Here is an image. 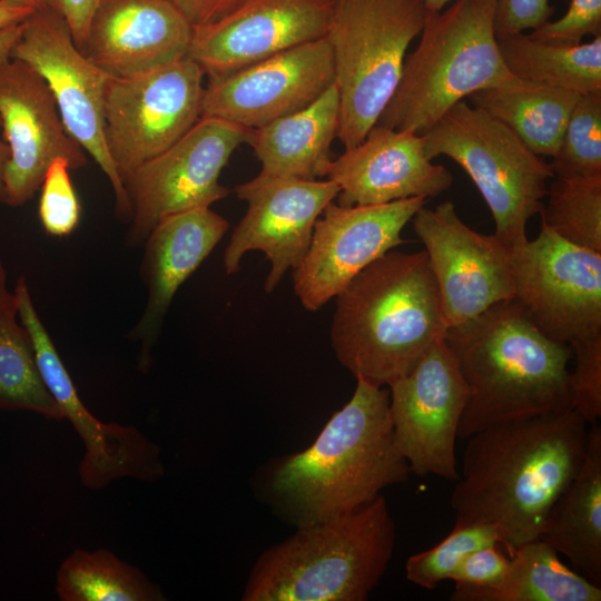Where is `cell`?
<instances>
[{"label":"cell","instance_id":"obj_16","mask_svg":"<svg viewBox=\"0 0 601 601\" xmlns=\"http://www.w3.org/2000/svg\"><path fill=\"white\" fill-rule=\"evenodd\" d=\"M413 228L425 246L447 328L513 298L511 250L494 235L469 227L447 200L421 207Z\"/></svg>","mask_w":601,"mask_h":601},{"label":"cell","instance_id":"obj_41","mask_svg":"<svg viewBox=\"0 0 601 601\" xmlns=\"http://www.w3.org/2000/svg\"><path fill=\"white\" fill-rule=\"evenodd\" d=\"M35 10L27 4L0 0V29L24 22Z\"/></svg>","mask_w":601,"mask_h":601},{"label":"cell","instance_id":"obj_5","mask_svg":"<svg viewBox=\"0 0 601 601\" xmlns=\"http://www.w3.org/2000/svg\"><path fill=\"white\" fill-rule=\"evenodd\" d=\"M395 524L386 500L299 526L263 553L245 601H365L392 559Z\"/></svg>","mask_w":601,"mask_h":601},{"label":"cell","instance_id":"obj_12","mask_svg":"<svg viewBox=\"0 0 601 601\" xmlns=\"http://www.w3.org/2000/svg\"><path fill=\"white\" fill-rule=\"evenodd\" d=\"M514 298L549 337L571 344L601 334V253L541 226L511 252Z\"/></svg>","mask_w":601,"mask_h":601},{"label":"cell","instance_id":"obj_31","mask_svg":"<svg viewBox=\"0 0 601 601\" xmlns=\"http://www.w3.org/2000/svg\"><path fill=\"white\" fill-rule=\"evenodd\" d=\"M541 226L577 246L601 253V175L554 177Z\"/></svg>","mask_w":601,"mask_h":601},{"label":"cell","instance_id":"obj_29","mask_svg":"<svg viewBox=\"0 0 601 601\" xmlns=\"http://www.w3.org/2000/svg\"><path fill=\"white\" fill-rule=\"evenodd\" d=\"M0 410L31 411L50 420L63 413L48 391L31 336L18 316L17 299L0 262Z\"/></svg>","mask_w":601,"mask_h":601},{"label":"cell","instance_id":"obj_3","mask_svg":"<svg viewBox=\"0 0 601 601\" xmlns=\"http://www.w3.org/2000/svg\"><path fill=\"white\" fill-rule=\"evenodd\" d=\"M410 474L395 444L388 390L356 378L351 400L316 440L275 467L269 489L299 528L364 505Z\"/></svg>","mask_w":601,"mask_h":601},{"label":"cell","instance_id":"obj_43","mask_svg":"<svg viewBox=\"0 0 601 601\" xmlns=\"http://www.w3.org/2000/svg\"><path fill=\"white\" fill-rule=\"evenodd\" d=\"M0 128H1V120H0ZM10 158V150L9 146L3 139V137L0 135V204L8 205V198H7V191L4 186V173L6 167Z\"/></svg>","mask_w":601,"mask_h":601},{"label":"cell","instance_id":"obj_18","mask_svg":"<svg viewBox=\"0 0 601 601\" xmlns=\"http://www.w3.org/2000/svg\"><path fill=\"white\" fill-rule=\"evenodd\" d=\"M0 120L10 158L4 173L8 205L18 207L40 189L56 158L71 169L88 164L87 152L67 131L47 81L26 62H0Z\"/></svg>","mask_w":601,"mask_h":601},{"label":"cell","instance_id":"obj_39","mask_svg":"<svg viewBox=\"0 0 601 601\" xmlns=\"http://www.w3.org/2000/svg\"><path fill=\"white\" fill-rule=\"evenodd\" d=\"M43 6L60 14L67 22L72 39L81 47L89 22L99 0H41Z\"/></svg>","mask_w":601,"mask_h":601},{"label":"cell","instance_id":"obj_8","mask_svg":"<svg viewBox=\"0 0 601 601\" xmlns=\"http://www.w3.org/2000/svg\"><path fill=\"white\" fill-rule=\"evenodd\" d=\"M430 159L444 155L472 179L511 252L526 240V225L543 207L554 175L505 125L466 100L454 105L423 135Z\"/></svg>","mask_w":601,"mask_h":601},{"label":"cell","instance_id":"obj_40","mask_svg":"<svg viewBox=\"0 0 601 601\" xmlns=\"http://www.w3.org/2000/svg\"><path fill=\"white\" fill-rule=\"evenodd\" d=\"M194 27L211 23L231 12L245 0H166Z\"/></svg>","mask_w":601,"mask_h":601},{"label":"cell","instance_id":"obj_20","mask_svg":"<svg viewBox=\"0 0 601 601\" xmlns=\"http://www.w3.org/2000/svg\"><path fill=\"white\" fill-rule=\"evenodd\" d=\"M337 0H245L194 27L188 51L208 80L226 77L327 35Z\"/></svg>","mask_w":601,"mask_h":601},{"label":"cell","instance_id":"obj_38","mask_svg":"<svg viewBox=\"0 0 601 601\" xmlns=\"http://www.w3.org/2000/svg\"><path fill=\"white\" fill-rule=\"evenodd\" d=\"M553 12L549 0H495V35L535 30L548 22Z\"/></svg>","mask_w":601,"mask_h":601},{"label":"cell","instance_id":"obj_34","mask_svg":"<svg viewBox=\"0 0 601 601\" xmlns=\"http://www.w3.org/2000/svg\"><path fill=\"white\" fill-rule=\"evenodd\" d=\"M65 158H56L48 167L41 184L39 218L47 234L70 235L79 224L81 206L73 189Z\"/></svg>","mask_w":601,"mask_h":601},{"label":"cell","instance_id":"obj_23","mask_svg":"<svg viewBox=\"0 0 601 601\" xmlns=\"http://www.w3.org/2000/svg\"><path fill=\"white\" fill-rule=\"evenodd\" d=\"M228 228L223 216L210 207H201L164 218L147 236L142 260L147 305L131 334L141 342L140 371L147 372L151 365L150 351L176 292L208 257Z\"/></svg>","mask_w":601,"mask_h":601},{"label":"cell","instance_id":"obj_6","mask_svg":"<svg viewBox=\"0 0 601 601\" xmlns=\"http://www.w3.org/2000/svg\"><path fill=\"white\" fill-rule=\"evenodd\" d=\"M494 16L495 0H454L427 11L420 42L406 55L376 124L423 136L470 95L514 81L497 47Z\"/></svg>","mask_w":601,"mask_h":601},{"label":"cell","instance_id":"obj_24","mask_svg":"<svg viewBox=\"0 0 601 601\" xmlns=\"http://www.w3.org/2000/svg\"><path fill=\"white\" fill-rule=\"evenodd\" d=\"M339 97L332 85L307 107L252 129L248 145L267 176L316 180L325 177L337 138Z\"/></svg>","mask_w":601,"mask_h":601},{"label":"cell","instance_id":"obj_4","mask_svg":"<svg viewBox=\"0 0 601 601\" xmlns=\"http://www.w3.org/2000/svg\"><path fill=\"white\" fill-rule=\"evenodd\" d=\"M331 341L355 378L390 385L444 338L439 287L425 250H390L336 296Z\"/></svg>","mask_w":601,"mask_h":601},{"label":"cell","instance_id":"obj_7","mask_svg":"<svg viewBox=\"0 0 601 601\" xmlns=\"http://www.w3.org/2000/svg\"><path fill=\"white\" fill-rule=\"evenodd\" d=\"M422 0H337L327 31L339 97L337 139L345 149L376 125L420 36Z\"/></svg>","mask_w":601,"mask_h":601},{"label":"cell","instance_id":"obj_37","mask_svg":"<svg viewBox=\"0 0 601 601\" xmlns=\"http://www.w3.org/2000/svg\"><path fill=\"white\" fill-rule=\"evenodd\" d=\"M497 545L483 546L466 555L451 575L455 587L481 589L499 584L508 571L510 558Z\"/></svg>","mask_w":601,"mask_h":601},{"label":"cell","instance_id":"obj_9","mask_svg":"<svg viewBox=\"0 0 601 601\" xmlns=\"http://www.w3.org/2000/svg\"><path fill=\"white\" fill-rule=\"evenodd\" d=\"M204 77L188 56L141 75L110 77L105 91V138L122 184L199 120Z\"/></svg>","mask_w":601,"mask_h":601},{"label":"cell","instance_id":"obj_1","mask_svg":"<svg viewBox=\"0 0 601 601\" xmlns=\"http://www.w3.org/2000/svg\"><path fill=\"white\" fill-rule=\"evenodd\" d=\"M589 426L566 410L472 434L450 496L455 523L493 525L509 552L539 538L550 509L583 463Z\"/></svg>","mask_w":601,"mask_h":601},{"label":"cell","instance_id":"obj_10","mask_svg":"<svg viewBox=\"0 0 601 601\" xmlns=\"http://www.w3.org/2000/svg\"><path fill=\"white\" fill-rule=\"evenodd\" d=\"M250 131L220 118L200 117L174 145L131 173L124 181L131 207L129 242H145L168 216L225 198L229 191L219 183L220 173L233 152L248 142Z\"/></svg>","mask_w":601,"mask_h":601},{"label":"cell","instance_id":"obj_2","mask_svg":"<svg viewBox=\"0 0 601 601\" xmlns=\"http://www.w3.org/2000/svg\"><path fill=\"white\" fill-rule=\"evenodd\" d=\"M444 341L469 386L457 437L489 426L572 408L571 346L549 337L513 297L446 329Z\"/></svg>","mask_w":601,"mask_h":601},{"label":"cell","instance_id":"obj_13","mask_svg":"<svg viewBox=\"0 0 601 601\" xmlns=\"http://www.w3.org/2000/svg\"><path fill=\"white\" fill-rule=\"evenodd\" d=\"M18 316L29 332L41 377L75 431L85 453L79 465L83 486L101 490L112 481L131 477L155 482L165 474L160 449L132 425L106 423L81 401L46 326L32 302L24 276L16 283Z\"/></svg>","mask_w":601,"mask_h":601},{"label":"cell","instance_id":"obj_22","mask_svg":"<svg viewBox=\"0 0 601 601\" xmlns=\"http://www.w3.org/2000/svg\"><path fill=\"white\" fill-rule=\"evenodd\" d=\"M193 35L166 0H99L79 49L109 76L125 78L187 57Z\"/></svg>","mask_w":601,"mask_h":601},{"label":"cell","instance_id":"obj_45","mask_svg":"<svg viewBox=\"0 0 601 601\" xmlns=\"http://www.w3.org/2000/svg\"><path fill=\"white\" fill-rule=\"evenodd\" d=\"M6 1H12V2L27 4L36 9L45 7L41 0H6Z\"/></svg>","mask_w":601,"mask_h":601},{"label":"cell","instance_id":"obj_28","mask_svg":"<svg viewBox=\"0 0 601 601\" xmlns=\"http://www.w3.org/2000/svg\"><path fill=\"white\" fill-rule=\"evenodd\" d=\"M496 41L509 71L521 80L578 95L601 92V36L589 42L558 43L516 32Z\"/></svg>","mask_w":601,"mask_h":601},{"label":"cell","instance_id":"obj_14","mask_svg":"<svg viewBox=\"0 0 601 601\" xmlns=\"http://www.w3.org/2000/svg\"><path fill=\"white\" fill-rule=\"evenodd\" d=\"M388 387L395 444L411 473L457 481L455 441L470 391L444 338Z\"/></svg>","mask_w":601,"mask_h":601},{"label":"cell","instance_id":"obj_21","mask_svg":"<svg viewBox=\"0 0 601 601\" xmlns=\"http://www.w3.org/2000/svg\"><path fill=\"white\" fill-rule=\"evenodd\" d=\"M326 177L339 187L341 206L427 199L453 184L450 170L427 157L423 136L378 124L361 142L333 158Z\"/></svg>","mask_w":601,"mask_h":601},{"label":"cell","instance_id":"obj_19","mask_svg":"<svg viewBox=\"0 0 601 601\" xmlns=\"http://www.w3.org/2000/svg\"><path fill=\"white\" fill-rule=\"evenodd\" d=\"M334 62L323 37L208 80L201 117H216L256 129L296 112L334 85Z\"/></svg>","mask_w":601,"mask_h":601},{"label":"cell","instance_id":"obj_15","mask_svg":"<svg viewBox=\"0 0 601 601\" xmlns=\"http://www.w3.org/2000/svg\"><path fill=\"white\" fill-rule=\"evenodd\" d=\"M426 201L413 197L380 205L329 203L293 269L294 292L304 308L319 309L366 266L401 245L404 227Z\"/></svg>","mask_w":601,"mask_h":601},{"label":"cell","instance_id":"obj_35","mask_svg":"<svg viewBox=\"0 0 601 601\" xmlns=\"http://www.w3.org/2000/svg\"><path fill=\"white\" fill-rule=\"evenodd\" d=\"M570 346L574 358L570 372L572 408L592 424L601 416V334Z\"/></svg>","mask_w":601,"mask_h":601},{"label":"cell","instance_id":"obj_26","mask_svg":"<svg viewBox=\"0 0 601 601\" xmlns=\"http://www.w3.org/2000/svg\"><path fill=\"white\" fill-rule=\"evenodd\" d=\"M579 96L516 78L510 83L476 91L467 100L511 129L532 152L552 158Z\"/></svg>","mask_w":601,"mask_h":601},{"label":"cell","instance_id":"obj_44","mask_svg":"<svg viewBox=\"0 0 601 601\" xmlns=\"http://www.w3.org/2000/svg\"><path fill=\"white\" fill-rule=\"evenodd\" d=\"M427 11H441L452 0H422Z\"/></svg>","mask_w":601,"mask_h":601},{"label":"cell","instance_id":"obj_36","mask_svg":"<svg viewBox=\"0 0 601 601\" xmlns=\"http://www.w3.org/2000/svg\"><path fill=\"white\" fill-rule=\"evenodd\" d=\"M529 35L558 43H580L587 36H601V0H571L563 17L549 20Z\"/></svg>","mask_w":601,"mask_h":601},{"label":"cell","instance_id":"obj_32","mask_svg":"<svg viewBox=\"0 0 601 601\" xmlns=\"http://www.w3.org/2000/svg\"><path fill=\"white\" fill-rule=\"evenodd\" d=\"M549 166L554 177L601 175V92L578 97Z\"/></svg>","mask_w":601,"mask_h":601},{"label":"cell","instance_id":"obj_42","mask_svg":"<svg viewBox=\"0 0 601 601\" xmlns=\"http://www.w3.org/2000/svg\"><path fill=\"white\" fill-rule=\"evenodd\" d=\"M23 23L0 29V62L11 57V51L22 32Z\"/></svg>","mask_w":601,"mask_h":601},{"label":"cell","instance_id":"obj_17","mask_svg":"<svg viewBox=\"0 0 601 601\" xmlns=\"http://www.w3.org/2000/svg\"><path fill=\"white\" fill-rule=\"evenodd\" d=\"M236 196L247 203L245 216L224 252L227 274L240 268L249 250H260L270 262L264 289L272 293L289 268L304 258L316 220L334 201L339 187L332 180H304L258 174L238 185Z\"/></svg>","mask_w":601,"mask_h":601},{"label":"cell","instance_id":"obj_27","mask_svg":"<svg viewBox=\"0 0 601 601\" xmlns=\"http://www.w3.org/2000/svg\"><path fill=\"white\" fill-rule=\"evenodd\" d=\"M452 601H600L601 587L566 566L540 538L510 552L502 581L491 588L455 587Z\"/></svg>","mask_w":601,"mask_h":601},{"label":"cell","instance_id":"obj_11","mask_svg":"<svg viewBox=\"0 0 601 601\" xmlns=\"http://www.w3.org/2000/svg\"><path fill=\"white\" fill-rule=\"evenodd\" d=\"M10 58L26 62L47 81L67 131L108 177L116 211L130 218V203L105 138V91L111 76L82 53L65 19L47 7L24 21Z\"/></svg>","mask_w":601,"mask_h":601},{"label":"cell","instance_id":"obj_33","mask_svg":"<svg viewBox=\"0 0 601 601\" xmlns=\"http://www.w3.org/2000/svg\"><path fill=\"white\" fill-rule=\"evenodd\" d=\"M493 544H500L499 533L493 525L454 523L453 530L441 542L407 559L406 579L423 589L433 590L442 581L451 579L466 555Z\"/></svg>","mask_w":601,"mask_h":601},{"label":"cell","instance_id":"obj_30","mask_svg":"<svg viewBox=\"0 0 601 601\" xmlns=\"http://www.w3.org/2000/svg\"><path fill=\"white\" fill-rule=\"evenodd\" d=\"M62 601H164L160 588L106 549L73 550L57 571Z\"/></svg>","mask_w":601,"mask_h":601},{"label":"cell","instance_id":"obj_25","mask_svg":"<svg viewBox=\"0 0 601 601\" xmlns=\"http://www.w3.org/2000/svg\"><path fill=\"white\" fill-rule=\"evenodd\" d=\"M539 538L601 587V426H589L583 463L553 503Z\"/></svg>","mask_w":601,"mask_h":601}]
</instances>
